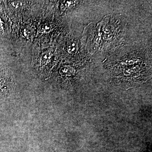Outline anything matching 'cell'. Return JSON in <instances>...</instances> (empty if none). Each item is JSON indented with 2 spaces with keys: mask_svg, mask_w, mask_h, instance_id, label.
Here are the masks:
<instances>
[{
  "mask_svg": "<svg viewBox=\"0 0 152 152\" xmlns=\"http://www.w3.org/2000/svg\"><path fill=\"white\" fill-rule=\"evenodd\" d=\"M68 49L70 53H73L77 50V45L75 43H72L68 45Z\"/></svg>",
  "mask_w": 152,
  "mask_h": 152,
  "instance_id": "cell-1",
  "label": "cell"
},
{
  "mask_svg": "<svg viewBox=\"0 0 152 152\" xmlns=\"http://www.w3.org/2000/svg\"><path fill=\"white\" fill-rule=\"evenodd\" d=\"M51 58V54L50 53H47L44 54L42 57V61L44 63H47L49 61Z\"/></svg>",
  "mask_w": 152,
  "mask_h": 152,
  "instance_id": "cell-2",
  "label": "cell"
}]
</instances>
